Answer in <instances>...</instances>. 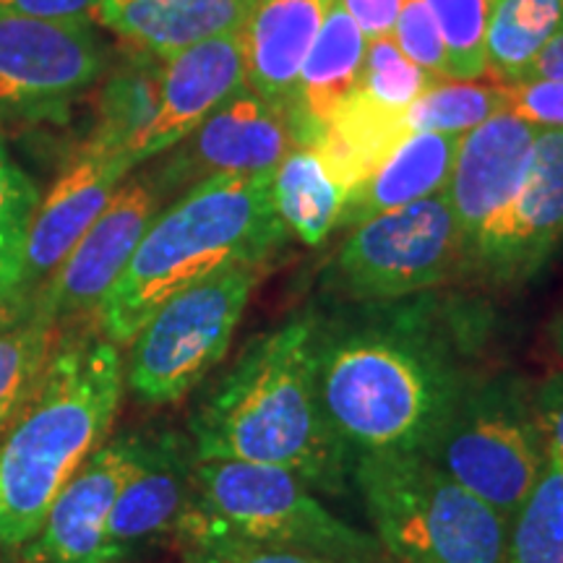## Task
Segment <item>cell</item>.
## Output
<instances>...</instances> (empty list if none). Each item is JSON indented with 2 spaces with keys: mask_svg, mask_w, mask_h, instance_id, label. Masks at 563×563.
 <instances>
[{
  "mask_svg": "<svg viewBox=\"0 0 563 563\" xmlns=\"http://www.w3.org/2000/svg\"><path fill=\"white\" fill-rule=\"evenodd\" d=\"M196 462L188 433L144 431L136 467L110 511V563H131L152 548L173 543L194 496Z\"/></svg>",
  "mask_w": 563,
  "mask_h": 563,
  "instance_id": "17",
  "label": "cell"
},
{
  "mask_svg": "<svg viewBox=\"0 0 563 563\" xmlns=\"http://www.w3.org/2000/svg\"><path fill=\"white\" fill-rule=\"evenodd\" d=\"M426 5L446 47L449 79H483L493 0H426Z\"/></svg>",
  "mask_w": 563,
  "mask_h": 563,
  "instance_id": "30",
  "label": "cell"
},
{
  "mask_svg": "<svg viewBox=\"0 0 563 563\" xmlns=\"http://www.w3.org/2000/svg\"><path fill=\"white\" fill-rule=\"evenodd\" d=\"M334 0H253L241 30L245 87L290 110L298 76Z\"/></svg>",
  "mask_w": 563,
  "mask_h": 563,
  "instance_id": "19",
  "label": "cell"
},
{
  "mask_svg": "<svg viewBox=\"0 0 563 563\" xmlns=\"http://www.w3.org/2000/svg\"><path fill=\"white\" fill-rule=\"evenodd\" d=\"M123 389L121 347L95 321L60 329L0 441V551L19 553L40 532L63 485L108 441Z\"/></svg>",
  "mask_w": 563,
  "mask_h": 563,
  "instance_id": "3",
  "label": "cell"
},
{
  "mask_svg": "<svg viewBox=\"0 0 563 563\" xmlns=\"http://www.w3.org/2000/svg\"><path fill=\"white\" fill-rule=\"evenodd\" d=\"M191 563H327L313 555L285 551V548H269L256 543H232L222 551H214Z\"/></svg>",
  "mask_w": 563,
  "mask_h": 563,
  "instance_id": "36",
  "label": "cell"
},
{
  "mask_svg": "<svg viewBox=\"0 0 563 563\" xmlns=\"http://www.w3.org/2000/svg\"><path fill=\"white\" fill-rule=\"evenodd\" d=\"M525 79L563 81V26L553 34V40L543 47V53L534 58L532 68L527 70Z\"/></svg>",
  "mask_w": 563,
  "mask_h": 563,
  "instance_id": "38",
  "label": "cell"
},
{
  "mask_svg": "<svg viewBox=\"0 0 563 563\" xmlns=\"http://www.w3.org/2000/svg\"><path fill=\"white\" fill-rule=\"evenodd\" d=\"M538 131V125L501 110L460 136L452 178L443 191L467 253V279L477 251L522 191Z\"/></svg>",
  "mask_w": 563,
  "mask_h": 563,
  "instance_id": "13",
  "label": "cell"
},
{
  "mask_svg": "<svg viewBox=\"0 0 563 563\" xmlns=\"http://www.w3.org/2000/svg\"><path fill=\"white\" fill-rule=\"evenodd\" d=\"M60 329L26 313L0 327V433L40 384Z\"/></svg>",
  "mask_w": 563,
  "mask_h": 563,
  "instance_id": "26",
  "label": "cell"
},
{
  "mask_svg": "<svg viewBox=\"0 0 563 563\" xmlns=\"http://www.w3.org/2000/svg\"><path fill=\"white\" fill-rule=\"evenodd\" d=\"M100 0H0L3 16L34 21H91Z\"/></svg>",
  "mask_w": 563,
  "mask_h": 563,
  "instance_id": "35",
  "label": "cell"
},
{
  "mask_svg": "<svg viewBox=\"0 0 563 563\" xmlns=\"http://www.w3.org/2000/svg\"><path fill=\"white\" fill-rule=\"evenodd\" d=\"M40 201L34 180L13 162L0 141V319L16 295L26 238Z\"/></svg>",
  "mask_w": 563,
  "mask_h": 563,
  "instance_id": "28",
  "label": "cell"
},
{
  "mask_svg": "<svg viewBox=\"0 0 563 563\" xmlns=\"http://www.w3.org/2000/svg\"><path fill=\"white\" fill-rule=\"evenodd\" d=\"M467 279V253L446 191L347 230L319 277L323 302H382Z\"/></svg>",
  "mask_w": 563,
  "mask_h": 563,
  "instance_id": "8",
  "label": "cell"
},
{
  "mask_svg": "<svg viewBox=\"0 0 563 563\" xmlns=\"http://www.w3.org/2000/svg\"><path fill=\"white\" fill-rule=\"evenodd\" d=\"M313 319L323 412L350 460L426 454L460 391L485 368L493 334L490 308L452 290L327 302Z\"/></svg>",
  "mask_w": 563,
  "mask_h": 563,
  "instance_id": "1",
  "label": "cell"
},
{
  "mask_svg": "<svg viewBox=\"0 0 563 563\" xmlns=\"http://www.w3.org/2000/svg\"><path fill=\"white\" fill-rule=\"evenodd\" d=\"M561 26L563 0H493L485 37V76L493 84L525 79Z\"/></svg>",
  "mask_w": 563,
  "mask_h": 563,
  "instance_id": "25",
  "label": "cell"
},
{
  "mask_svg": "<svg viewBox=\"0 0 563 563\" xmlns=\"http://www.w3.org/2000/svg\"><path fill=\"white\" fill-rule=\"evenodd\" d=\"M460 136L452 133H412L344 199L336 230H352L371 217L410 207L446 188L452 178Z\"/></svg>",
  "mask_w": 563,
  "mask_h": 563,
  "instance_id": "22",
  "label": "cell"
},
{
  "mask_svg": "<svg viewBox=\"0 0 563 563\" xmlns=\"http://www.w3.org/2000/svg\"><path fill=\"white\" fill-rule=\"evenodd\" d=\"M266 266H232L175 292L129 342L125 386L141 405L188 397L228 355Z\"/></svg>",
  "mask_w": 563,
  "mask_h": 563,
  "instance_id": "9",
  "label": "cell"
},
{
  "mask_svg": "<svg viewBox=\"0 0 563 563\" xmlns=\"http://www.w3.org/2000/svg\"><path fill=\"white\" fill-rule=\"evenodd\" d=\"M287 238L274 203V170L196 183L154 217L91 321L118 347H129L175 292L232 266H266Z\"/></svg>",
  "mask_w": 563,
  "mask_h": 563,
  "instance_id": "4",
  "label": "cell"
},
{
  "mask_svg": "<svg viewBox=\"0 0 563 563\" xmlns=\"http://www.w3.org/2000/svg\"><path fill=\"white\" fill-rule=\"evenodd\" d=\"M563 253V131L540 129L527 180L501 224L477 251L470 279L522 285Z\"/></svg>",
  "mask_w": 563,
  "mask_h": 563,
  "instance_id": "15",
  "label": "cell"
},
{
  "mask_svg": "<svg viewBox=\"0 0 563 563\" xmlns=\"http://www.w3.org/2000/svg\"><path fill=\"white\" fill-rule=\"evenodd\" d=\"M352 488L397 563H504L511 522L422 454L352 460Z\"/></svg>",
  "mask_w": 563,
  "mask_h": 563,
  "instance_id": "6",
  "label": "cell"
},
{
  "mask_svg": "<svg viewBox=\"0 0 563 563\" xmlns=\"http://www.w3.org/2000/svg\"><path fill=\"white\" fill-rule=\"evenodd\" d=\"M435 81L439 79H433L428 70H422L418 63L407 58L391 34H386V37L368 40L361 79H357L355 89L376 108L402 112Z\"/></svg>",
  "mask_w": 563,
  "mask_h": 563,
  "instance_id": "31",
  "label": "cell"
},
{
  "mask_svg": "<svg viewBox=\"0 0 563 563\" xmlns=\"http://www.w3.org/2000/svg\"><path fill=\"white\" fill-rule=\"evenodd\" d=\"M245 84L241 32L203 40L167 55L162 66L157 115L139 141L133 159L144 165L173 150Z\"/></svg>",
  "mask_w": 563,
  "mask_h": 563,
  "instance_id": "18",
  "label": "cell"
},
{
  "mask_svg": "<svg viewBox=\"0 0 563 563\" xmlns=\"http://www.w3.org/2000/svg\"><path fill=\"white\" fill-rule=\"evenodd\" d=\"M504 563H563V467L551 460L511 519Z\"/></svg>",
  "mask_w": 563,
  "mask_h": 563,
  "instance_id": "27",
  "label": "cell"
},
{
  "mask_svg": "<svg viewBox=\"0 0 563 563\" xmlns=\"http://www.w3.org/2000/svg\"><path fill=\"white\" fill-rule=\"evenodd\" d=\"M391 37L399 45V51L412 63H418L422 70H428L433 79H449L446 47H443L441 32L431 11H428L426 0H402L399 3Z\"/></svg>",
  "mask_w": 563,
  "mask_h": 563,
  "instance_id": "32",
  "label": "cell"
},
{
  "mask_svg": "<svg viewBox=\"0 0 563 563\" xmlns=\"http://www.w3.org/2000/svg\"><path fill=\"white\" fill-rule=\"evenodd\" d=\"M532 386L514 371H477L422 454L509 522L548 464Z\"/></svg>",
  "mask_w": 563,
  "mask_h": 563,
  "instance_id": "7",
  "label": "cell"
},
{
  "mask_svg": "<svg viewBox=\"0 0 563 563\" xmlns=\"http://www.w3.org/2000/svg\"><path fill=\"white\" fill-rule=\"evenodd\" d=\"M548 342H551L553 355L563 363V306L561 311L553 316V321L548 323Z\"/></svg>",
  "mask_w": 563,
  "mask_h": 563,
  "instance_id": "39",
  "label": "cell"
},
{
  "mask_svg": "<svg viewBox=\"0 0 563 563\" xmlns=\"http://www.w3.org/2000/svg\"><path fill=\"white\" fill-rule=\"evenodd\" d=\"M173 543L180 555L217 543H256L327 563H382L376 534L352 527L311 485L269 464L196 462L194 496Z\"/></svg>",
  "mask_w": 563,
  "mask_h": 563,
  "instance_id": "5",
  "label": "cell"
},
{
  "mask_svg": "<svg viewBox=\"0 0 563 563\" xmlns=\"http://www.w3.org/2000/svg\"><path fill=\"white\" fill-rule=\"evenodd\" d=\"M253 0H100L91 21L133 51L167 58L203 40L241 32Z\"/></svg>",
  "mask_w": 563,
  "mask_h": 563,
  "instance_id": "20",
  "label": "cell"
},
{
  "mask_svg": "<svg viewBox=\"0 0 563 563\" xmlns=\"http://www.w3.org/2000/svg\"><path fill=\"white\" fill-rule=\"evenodd\" d=\"M347 191L332 178L313 146H295L274 167V203L285 230L306 245H321L336 230Z\"/></svg>",
  "mask_w": 563,
  "mask_h": 563,
  "instance_id": "24",
  "label": "cell"
},
{
  "mask_svg": "<svg viewBox=\"0 0 563 563\" xmlns=\"http://www.w3.org/2000/svg\"><path fill=\"white\" fill-rule=\"evenodd\" d=\"M108 47L91 21H34L0 13V123L66 121L102 79Z\"/></svg>",
  "mask_w": 563,
  "mask_h": 563,
  "instance_id": "10",
  "label": "cell"
},
{
  "mask_svg": "<svg viewBox=\"0 0 563 563\" xmlns=\"http://www.w3.org/2000/svg\"><path fill=\"white\" fill-rule=\"evenodd\" d=\"M365 37H386L394 30L402 0H340Z\"/></svg>",
  "mask_w": 563,
  "mask_h": 563,
  "instance_id": "37",
  "label": "cell"
},
{
  "mask_svg": "<svg viewBox=\"0 0 563 563\" xmlns=\"http://www.w3.org/2000/svg\"><path fill=\"white\" fill-rule=\"evenodd\" d=\"M313 332L308 308L245 344L188 418L196 460L269 464L329 496L352 488V460L323 412Z\"/></svg>",
  "mask_w": 563,
  "mask_h": 563,
  "instance_id": "2",
  "label": "cell"
},
{
  "mask_svg": "<svg viewBox=\"0 0 563 563\" xmlns=\"http://www.w3.org/2000/svg\"><path fill=\"white\" fill-rule=\"evenodd\" d=\"M295 146L298 133L290 112L274 108L243 84L199 129L162 152L150 173L162 194L180 196L214 175L274 170Z\"/></svg>",
  "mask_w": 563,
  "mask_h": 563,
  "instance_id": "12",
  "label": "cell"
},
{
  "mask_svg": "<svg viewBox=\"0 0 563 563\" xmlns=\"http://www.w3.org/2000/svg\"><path fill=\"white\" fill-rule=\"evenodd\" d=\"M534 410L548 449V460L563 467V371L548 373L532 386Z\"/></svg>",
  "mask_w": 563,
  "mask_h": 563,
  "instance_id": "34",
  "label": "cell"
},
{
  "mask_svg": "<svg viewBox=\"0 0 563 563\" xmlns=\"http://www.w3.org/2000/svg\"><path fill=\"white\" fill-rule=\"evenodd\" d=\"M133 170L136 165L125 154H102L81 146L76 159L58 175L51 191L40 201L26 238L16 295L0 319V327L16 321L30 308L34 295L58 272L74 245L95 224L112 194Z\"/></svg>",
  "mask_w": 563,
  "mask_h": 563,
  "instance_id": "14",
  "label": "cell"
},
{
  "mask_svg": "<svg viewBox=\"0 0 563 563\" xmlns=\"http://www.w3.org/2000/svg\"><path fill=\"white\" fill-rule=\"evenodd\" d=\"M162 66L165 58L131 47L129 58L118 63L102 81L95 102V125L84 141V150L125 154L136 165L133 152L159 108Z\"/></svg>",
  "mask_w": 563,
  "mask_h": 563,
  "instance_id": "23",
  "label": "cell"
},
{
  "mask_svg": "<svg viewBox=\"0 0 563 563\" xmlns=\"http://www.w3.org/2000/svg\"><path fill=\"white\" fill-rule=\"evenodd\" d=\"M496 87L501 91L504 110L538 129L563 131V81L517 79Z\"/></svg>",
  "mask_w": 563,
  "mask_h": 563,
  "instance_id": "33",
  "label": "cell"
},
{
  "mask_svg": "<svg viewBox=\"0 0 563 563\" xmlns=\"http://www.w3.org/2000/svg\"><path fill=\"white\" fill-rule=\"evenodd\" d=\"M504 110L496 84L477 81H435L405 110V123L412 133H462L477 129Z\"/></svg>",
  "mask_w": 563,
  "mask_h": 563,
  "instance_id": "29",
  "label": "cell"
},
{
  "mask_svg": "<svg viewBox=\"0 0 563 563\" xmlns=\"http://www.w3.org/2000/svg\"><path fill=\"white\" fill-rule=\"evenodd\" d=\"M165 199L150 170L131 173L21 316L34 313L58 329L95 319Z\"/></svg>",
  "mask_w": 563,
  "mask_h": 563,
  "instance_id": "11",
  "label": "cell"
},
{
  "mask_svg": "<svg viewBox=\"0 0 563 563\" xmlns=\"http://www.w3.org/2000/svg\"><path fill=\"white\" fill-rule=\"evenodd\" d=\"M365 47L368 37L342 9L340 0H334L311 53L302 63L292 104L287 110L298 133V146H311L323 125L332 121L340 104L357 87Z\"/></svg>",
  "mask_w": 563,
  "mask_h": 563,
  "instance_id": "21",
  "label": "cell"
},
{
  "mask_svg": "<svg viewBox=\"0 0 563 563\" xmlns=\"http://www.w3.org/2000/svg\"><path fill=\"white\" fill-rule=\"evenodd\" d=\"M144 431L112 435L63 485L40 532L19 551L24 563H110L108 522L136 467Z\"/></svg>",
  "mask_w": 563,
  "mask_h": 563,
  "instance_id": "16",
  "label": "cell"
}]
</instances>
